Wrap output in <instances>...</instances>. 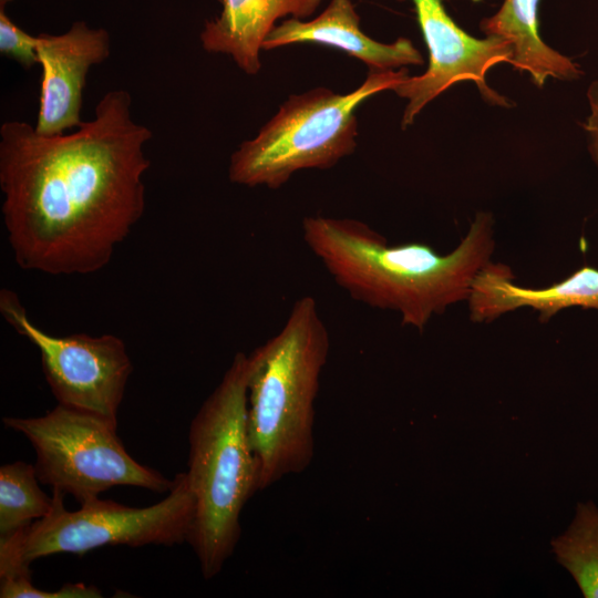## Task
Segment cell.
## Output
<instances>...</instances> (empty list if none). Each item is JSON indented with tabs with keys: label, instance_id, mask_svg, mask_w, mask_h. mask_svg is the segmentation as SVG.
Masks as SVG:
<instances>
[{
	"label": "cell",
	"instance_id": "cell-1",
	"mask_svg": "<svg viewBox=\"0 0 598 598\" xmlns=\"http://www.w3.org/2000/svg\"><path fill=\"white\" fill-rule=\"evenodd\" d=\"M151 138L122 89L106 92L94 117L70 133L3 122L1 210L17 264L56 276L104 268L144 213Z\"/></svg>",
	"mask_w": 598,
	"mask_h": 598
},
{
	"label": "cell",
	"instance_id": "cell-2",
	"mask_svg": "<svg viewBox=\"0 0 598 598\" xmlns=\"http://www.w3.org/2000/svg\"><path fill=\"white\" fill-rule=\"evenodd\" d=\"M493 225L491 214L478 213L446 255L421 243L389 245L353 218L308 216L301 230L306 246L353 300L398 312L402 324L423 331L434 316L468 299L495 249Z\"/></svg>",
	"mask_w": 598,
	"mask_h": 598
},
{
	"label": "cell",
	"instance_id": "cell-3",
	"mask_svg": "<svg viewBox=\"0 0 598 598\" xmlns=\"http://www.w3.org/2000/svg\"><path fill=\"white\" fill-rule=\"evenodd\" d=\"M330 338L317 301H295L280 331L249 358L247 429L265 489L313 457L315 401Z\"/></svg>",
	"mask_w": 598,
	"mask_h": 598
},
{
	"label": "cell",
	"instance_id": "cell-4",
	"mask_svg": "<svg viewBox=\"0 0 598 598\" xmlns=\"http://www.w3.org/2000/svg\"><path fill=\"white\" fill-rule=\"evenodd\" d=\"M248 375V354L238 352L189 426L185 473L195 511L187 542L205 579L233 555L243 508L259 491L247 429Z\"/></svg>",
	"mask_w": 598,
	"mask_h": 598
},
{
	"label": "cell",
	"instance_id": "cell-5",
	"mask_svg": "<svg viewBox=\"0 0 598 598\" xmlns=\"http://www.w3.org/2000/svg\"><path fill=\"white\" fill-rule=\"evenodd\" d=\"M408 76L406 68L369 70L364 82L347 94L320 86L290 95L256 137L231 154L230 182L278 189L298 171L333 167L357 147L355 110Z\"/></svg>",
	"mask_w": 598,
	"mask_h": 598
},
{
	"label": "cell",
	"instance_id": "cell-6",
	"mask_svg": "<svg viewBox=\"0 0 598 598\" xmlns=\"http://www.w3.org/2000/svg\"><path fill=\"white\" fill-rule=\"evenodd\" d=\"M168 495L147 507H128L100 497L78 511L64 507V493L53 492L50 514L28 528L0 538V579L31 574L30 565L54 554L83 555L103 546H173L187 542L195 499L186 473H178Z\"/></svg>",
	"mask_w": 598,
	"mask_h": 598
},
{
	"label": "cell",
	"instance_id": "cell-7",
	"mask_svg": "<svg viewBox=\"0 0 598 598\" xmlns=\"http://www.w3.org/2000/svg\"><path fill=\"white\" fill-rule=\"evenodd\" d=\"M2 423L33 446L40 483L72 495L80 505L115 486L157 493L173 486L174 481L134 460L117 426L96 415L58 404L42 416H4Z\"/></svg>",
	"mask_w": 598,
	"mask_h": 598
},
{
	"label": "cell",
	"instance_id": "cell-8",
	"mask_svg": "<svg viewBox=\"0 0 598 598\" xmlns=\"http://www.w3.org/2000/svg\"><path fill=\"white\" fill-rule=\"evenodd\" d=\"M0 311L40 351L47 382L58 404L86 412L117 426V413L132 373L122 339L113 334L53 336L28 318L17 296L2 289Z\"/></svg>",
	"mask_w": 598,
	"mask_h": 598
},
{
	"label": "cell",
	"instance_id": "cell-9",
	"mask_svg": "<svg viewBox=\"0 0 598 598\" xmlns=\"http://www.w3.org/2000/svg\"><path fill=\"white\" fill-rule=\"evenodd\" d=\"M411 1L429 50V65L423 74L409 75L392 90L408 100L402 127L411 125L431 101L462 81H473L486 102L508 106V101L488 86L486 74L498 63H511V45L497 37L470 35L448 16L442 0Z\"/></svg>",
	"mask_w": 598,
	"mask_h": 598
},
{
	"label": "cell",
	"instance_id": "cell-10",
	"mask_svg": "<svg viewBox=\"0 0 598 598\" xmlns=\"http://www.w3.org/2000/svg\"><path fill=\"white\" fill-rule=\"evenodd\" d=\"M37 50L42 69L37 132L54 135L76 128L83 122L81 107L87 72L110 55L109 32L75 21L64 33L39 34Z\"/></svg>",
	"mask_w": 598,
	"mask_h": 598
},
{
	"label": "cell",
	"instance_id": "cell-11",
	"mask_svg": "<svg viewBox=\"0 0 598 598\" xmlns=\"http://www.w3.org/2000/svg\"><path fill=\"white\" fill-rule=\"evenodd\" d=\"M295 43H316L346 52L362 61L369 70H395L424 63L420 51L406 38L382 43L368 37L351 0H330L311 20L289 18L276 24L262 43L274 50Z\"/></svg>",
	"mask_w": 598,
	"mask_h": 598
},
{
	"label": "cell",
	"instance_id": "cell-12",
	"mask_svg": "<svg viewBox=\"0 0 598 598\" xmlns=\"http://www.w3.org/2000/svg\"><path fill=\"white\" fill-rule=\"evenodd\" d=\"M511 268L489 261L476 276L468 296L473 321H491L518 308L529 307L548 320L563 309L598 310V269L582 267L546 288L516 285Z\"/></svg>",
	"mask_w": 598,
	"mask_h": 598
},
{
	"label": "cell",
	"instance_id": "cell-13",
	"mask_svg": "<svg viewBox=\"0 0 598 598\" xmlns=\"http://www.w3.org/2000/svg\"><path fill=\"white\" fill-rule=\"evenodd\" d=\"M221 11L206 21L200 32L205 51L231 56L248 75H256L261 62L259 52L276 22L285 17L306 20L322 0H220Z\"/></svg>",
	"mask_w": 598,
	"mask_h": 598
},
{
	"label": "cell",
	"instance_id": "cell-14",
	"mask_svg": "<svg viewBox=\"0 0 598 598\" xmlns=\"http://www.w3.org/2000/svg\"><path fill=\"white\" fill-rule=\"evenodd\" d=\"M539 0H504L499 10L484 19L481 28L486 37H497L511 45V64L530 75L543 86L547 79H578L582 71L569 58L547 45L539 34Z\"/></svg>",
	"mask_w": 598,
	"mask_h": 598
},
{
	"label": "cell",
	"instance_id": "cell-15",
	"mask_svg": "<svg viewBox=\"0 0 598 598\" xmlns=\"http://www.w3.org/2000/svg\"><path fill=\"white\" fill-rule=\"evenodd\" d=\"M550 550L586 598H598V506L577 503L568 527L550 542Z\"/></svg>",
	"mask_w": 598,
	"mask_h": 598
},
{
	"label": "cell",
	"instance_id": "cell-16",
	"mask_svg": "<svg viewBox=\"0 0 598 598\" xmlns=\"http://www.w3.org/2000/svg\"><path fill=\"white\" fill-rule=\"evenodd\" d=\"M34 465L23 461L0 467V538L28 528L50 514L53 495L39 485Z\"/></svg>",
	"mask_w": 598,
	"mask_h": 598
},
{
	"label": "cell",
	"instance_id": "cell-17",
	"mask_svg": "<svg viewBox=\"0 0 598 598\" xmlns=\"http://www.w3.org/2000/svg\"><path fill=\"white\" fill-rule=\"evenodd\" d=\"M1 598H100L101 590L83 582L64 584L59 590L45 591L32 584L31 574L1 578Z\"/></svg>",
	"mask_w": 598,
	"mask_h": 598
},
{
	"label": "cell",
	"instance_id": "cell-18",
	"mask_svg": "<svg viewBox=\"0 0 598 598\" xmlns=\"http://www.w3.org/2000/svg\"><path fill=\"white\" fill-rule=\"evenodd\" d=\"M38 35H31L19 28L7 16L3 4L0 9V52L29 69L38 62Z\"/></svg>",
	"mask_w": 598,
	"mask_h": 598
},
{
	"label": "cell",
	"instance_id": "cell-19",
	"mask_svg": "<svg viewBox=\"0 0 598 598\" xmlns=\"http://www.w3.org/2000/svg\"><path fill=\"white\" fill-rule=\"evenodd\" d=\"M587 97L590 113L584 125L589 138V150L594 162L598 166V82H592L588 89Z\"/></svg>",
	"mask_w": 598,
	"mask_h": 598
},
{
	"label": "cell",
	"instance_id": "cell-20",
	"mask_svg": "<svg viewBox=\"0 0 598 598\" xmlns=\"http://www.w3.org/2000/svg\"><path fill=\"white\" fill-rule=\"evenodd\" d=\"M1 1V4H6L7 2L11 1V0H0Z\"/></svg>",
	"mask_w": 598,
	"mask_h": 598
}]
</instances>
